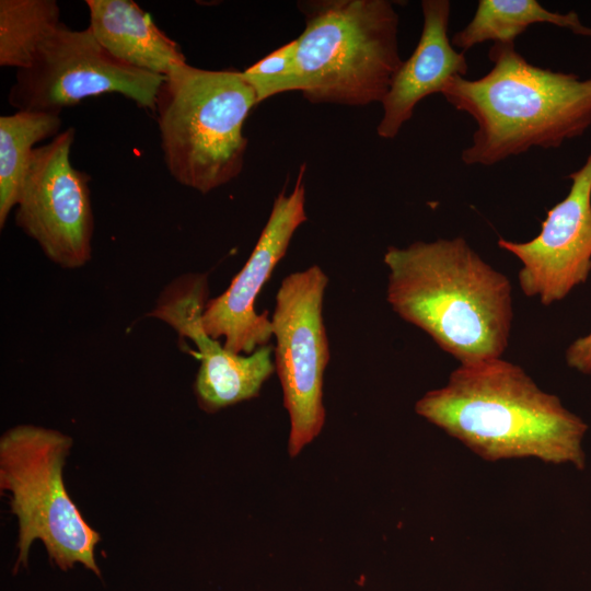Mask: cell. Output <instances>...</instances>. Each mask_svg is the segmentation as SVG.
Listing matches in <instances>:
<instances>
[{
    "label": "cell",
    "instance_id": "4fadbf2b",
    "mask_svg": "<svg viewBox=\"0 0 591 591\" xmlns=\"http://www.w3.org/2000/svg\"><path fill=\"white\" fill-rule=\"evenodd\" d=\"M421 10L424 25L418 44L402 61L381 101L383 115L376 131L383 139L396 137L422 99L441 93L451 78L463 77L468 70L465 54L448 36L450 1L422 0Z\"/></svg>",
    "mask_w": 591,
    "mask_h": 591
},
{
    "label": "cell",
    "instance_id": "ba28073f",
    "mask_svg": "<svg viewBox=\"0 0 591 591\" xmlns=\"http://www.w3.org/2000/svg\"><path fill=\"white\" fill-rule=\"evenodd\" d=\"M327 283L328 277L316 265L288 275L276 293L270 318L292 457L320 434L325 421L323 376L331 358L323 320Z\"/></svg>",
    "mask_w": 591,
    "mask_h": 591
},
{
    "label": "cell",
    "instance_id": "2e32d148",
    "mask_svg": "<svg viewBox=\"0 0 591 591\" xmlns=\"http://www.w3.org/2000/svg\"><path fill=\"white\" fill-rule=\"evenodd\" d=\"M59 114L16 111L0 117V228L11 210L27 174L33 151L38 142L60 134Z\"/></svg>",
    "mask_w": 591,
    "mask_h": 591
},
{
    "label": "cell",
    "instance_id": "9a60e30c",
    "mask_svg": "<svg viewBox=\"0 0 591 591\" xmlns=\"http://www.w3.org/2000/svg\"><path fill=\"white\" fill-rule=\"evenodd\" d=\"M542 23L591 36V28L584 26L575 12H552L536 0H479L470 23L456 32L451 42L464 53L489 40L514 42L529 26Z\"/></svg>",
    "mask_w": 591,
    "mask_h": 591
},
{
    "label": "cell",
    "instance_id": "7a4b0ae2",
    "mask_svg": "<svg viewBox=\"0 0 591 591\" xmlns=\"http://www.w3.org/2000/svg\"><path fill=\"white\" fill-rule=\"evenodd\" d=\"M387 302L460 364L500 358L512 322L511 285L465 239L390 246Z\"/></svg>",
    "mask_w": 591,
    "mask_h": 591
},
{
    "label": "cell",
    "instance_id": "5bb4252c",
    "mask_svg": "<svg viewBox=\"0 0 591 591\" xmlns=\"http://www.w3.org/2000/svg\"><path fill=\"white\" fill-rule=\"evenodd\" d=\"M89 30L115 58L135 68L166 76L186 63L181 47L131 0H86Z\"/></svg>",
    "mask_w": 591,
    "mask_h": 591
},
{
    "label": "cell",
    "instance_id": "30bf717a",
    "mask_svg": "<svg viewBox=\"0 0 591 591\" xmlns=\"http://www.w3.org/2000/svg\"><path fill=\"white\" fill-rule=\"evenodd\" d=\"M208 293L206 274L179 276L163 289L148 316L170 325L181 340L188 338L195 344L200 361L194 383L197 403L204 412L216 413L256 397L275 364L269 344L250 355L234 354L205 332Z\"/></svg>",
    "mask_w": 591,
    "mask_h": 591
},
{
    "label": "cell",
    "instance_id": "8992f818",
    "mask_svg": "<svg viewBox=\"0 0 591 591\" xmlns=\"http://www.w3.org/2000/svg\"><path fill=\"white\" fill-rule=\"evenodd\" d=\"M72 439L60 431L20 425L0 439V489L11 494L19 522V556L26 566L31 545L40 540L48 557L66 571L79 563L96 576L94 549L100 534L83 519L62 479Z\"/></svg>",
    "mask_w": 591,
    "mask_h": 591
},
{
    "label": "cell",
    "instance_id": "ac0fdd59",
    "mask_svg": "<svg viewBox=\"0 0 591 591\" xmlns=\"http://www.w3.org/2000/svg\"><path fill=\"white\" fill-rule=\"evenodd\" d=\"M296 48L293 39L242 72L255 92L257 104L276 94L297 91Z\"/></svg>",
    "mask_w": 591,
    "mask_h": 591
},
{
    "label": "cell",
    "instance_id": "7c38bea8",
    "mask_svg": "<svg viewBox=\"0 0 591 591\" xmlns=\"http://www.w3.org/2000/svg\"><path fill=\"white\" fill-rule=\"evenodd\" d=\"M569 178V193L547 211L534 239L498 241L522 263V292L538 298L544 305L564 299L587 281L591 270V152Z\"/></svg>",
    "mask_w": 591,
    "mask_h": 591
},
{
    "label": "cell",
    "instance_id": "9c48e42d",
    "mask_svg": "<svg viewBox=\"0 0 591 591\" xmlns=\"http://www.w3.org/2000/svg\"><path fill=\"white\" fill-rule=\"evenodd\" d=\"M74 138L69 127L34 149L15 211L16 225L66 269L91 260L94 231L90 176L70 161Z\"/></svg>",
    "mask_w": 591,
    "mask_h": 591
},
{
    "label": "cell",
    "instance_id": "6da1fadb",
    "mask_svg": "<svg viewBox=\"0 0 591 591\" xmlns=\"http://www.w3.org/2000/svg\"><path fill=\"white\" fill-rule=\"evenodd\" d=\"M415 410L489 462L532 457L584 466L581 440L588 426L501 358L460 364Z\"/></svg>",
    "mask_w": 591,
    "mask_h": 591
},
{
    "label": "cell",
    "instance_id": "277c9868",
    "mask_svg": "<svg viewBox=\"0 0 591 591\" xmlns=\"http://www.w3.org/2000/svg\"><path fill=\"white\" fill-rule=\"evenodd\" d=\"M257 105L242 72L183 63L160 88L155 115L165 166L181 185L200 194L231 182L244 165V123Z\"/></svg>",
    "mask_w": 591,
    "mask_h": 591
},
{
    "label": "cell",
    "instance_id": "5b68a950",
    "mask_svg": "<svg viewBox=\"0 0 591 591\" xmlns=\"http://www.w3.org/2000/svg\"><path fill=\"white\" fill-rule=\"evenodd\" d=\"M297 91L314 104L381 102L402 63L398 14L387 0L300 1Z\"/></svg>",
    "mask_w": 591,
    "mask_h": 591
},
{
    "label": "cell",
    "instance_id": "8fae6325",
    "mask_svg": "<svg viewBox=\"0 0 591 591\" xmlns=\"http://www.w3.org/2000/svg\"><path fill=\"white\" fill-rule=\"evenodd\" d=\"M305 163L300 166L294 188L276 197L268 220L243 268L229 287L208 300L202 326L213 339L223 338V346L241 355H250L273 338L267 311L258 314L256 297L269 280L273 270L287 253L297 229L306 221Z\"/></svg>",
    "mask_w": 591,
    "mask_h": 591
},
{
    "label": "cell",
    "instance_id": "e0dca14e",
    "mask_svg": "<svg viewBox=\"0 0 591 591\" xmlns=\"http://www.w3.org/2000/svg\"><path fill=\"white\" fill-rule=\"evenodd\" d=\"M60 25L55 0H1L0 66L28 68L40 45Z\"/></svg>",
    "mask_w": 591,
    "mask_h": 591
},
{
    "label": "cell",
    "instance_id": "52a82bcc",
    "mask_svg": "<svg viewBox=\"0 0 591 591\" xmlns=\"http://www.w3.org/2000/svg\"><path fill=\"white\" fill-rule=\"evenodd\" d=\"M164 79L118 60L89 28L71 30L61 23L32 65L16 70L8 102L16 111L60 115L86 97L117 93L154 112Z\"/></svg>",
    "mask_w": 591,
    "mask_h": 591
},
{
    "label": "cell",
    "instance_id": "d6986e66",
    "mask_svg": "<svg viewBox=\"0 0 591 591\" xmlns=\"http://www.w3.org/2000/svg\"><path fill=\"white\" fill-rule=\"evenodd\" d=\"M567 364L584 374H591V333L576 339L566 351Z\"/></svg>",
    "mask_w": 591,
    "mask_h": 591
},
{
    "label": "cell",
    "instance_id": "3957f363",
    "mask_svg": "<svg viewBox=\"0 0 591 591\" xmlns=\"http://www.w3.org/2000/svg\"><path fill=\"white\" fill-rule=\"evenodd\" d=\"M491 69L482 78H451L442 90L477 128L461 153L466 165L490 166L531 148H558L591 125V77L532 65L514 42L494 43Z\"/></svg>",
    "mask_w": 591,
    "mask_h": 591
}]
</instances>
